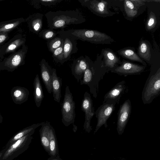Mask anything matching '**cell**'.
Wrapping results in <instances>:
<instances>
[{
  "label": "cell",
  "instance_id": "cell-18",
  "mask_svg": "<svg viewBox=\"0 0 160 160\" xmlns=\"http://www.w3.org/2000/svg\"><path fill=\"white\" fill-rule=\"evenodd\" d=\"M89 63L86 60L82 59L78 60L73 64L72 68V73L78 82L82 78Z\"/></svg>",
  "mask_w": 160,
  "mask_h": 160
},
{
  "label": "cell",
  "instance_id": "cell-4",
  "mask_svg": "<svg viewBox=\"0 0 160 160\" xmlns=\"http://www.w3.org/2000/svg\"><path fill=\"white\" fill-rule=\"evenodd\" d=\"M160 94V68L151 72L145 83L142 93V99L144 104L150 103Z\"/></svg>",
  "mask_w": 160,
  "mask_h": 160
},
{
  "label": "cell",
  "instance_id": "cell-28",
  "mask_svg": "<svg viewBox=\"0 0 160 160\" xmlns=\"http://www.w3.org/2000/svg\"><path fill=\"white\" fill-rule=\"evenodd\" d=\"M124 6L125 11L127 14L130 17H133L137 13V11L135 9L134 5L130 1H124Z\"/></svg>",
  "mask_w": 160,
  "mask_h": 160
},
{
  "label": "cell",
  "instance_id": "cell-29",
  "mask_svg": "<svg viewBox=\"0 0 160 160\" xmlns=\"http://www.w3.org/2000/svg\"><path fill=\"white\" fill-rule=\"evenodd\" d=\"M63 38L57 37L52 39L49 44V47L50 50L52 52L57 48L60 47L63 43Z\"/></svg>",
  "mask_w": 160,
  "mask_h": 160
},
{
  "label": "cell",
  "instance_id": "cell-35",
  "mask_svg": "<svg viewBox=\"0 0 160 160\" xmlns=\"http://www.w3.org/2000/svg\"><path fill=\"white\" fill-rule=\"evenodd\" d=\"M48 160H62L58 155L56 157H51L48 158Z\"/></svg>",
  "mask_w": 160,
  "mask_h": 160
},
{
  "label": "cell",
  "instance_id": "cell-37",
  "mask_svg": "<svg viewBox=\"0 0 160 160\" xmlns=\"http://www.w3.org/2000/svg\"><path fill=\"white\" fill-rule=\"evenodd\" d=\"M77 129V126L74 125V124H73V132H75Z\"/></svg>",
  "mask_w": 160,
  "mask_h": 160
},
{
  "label": "cell",
  "instance_id": "cell-31",
  "mask_svg": "<svg viewBox=\"0 0 160 160\" xmlns=\"http://www.w3.org/2000/svg\"><path fill=\"white\" fill-rule=\"evenodd\" d=\"M63 43L60 47L56 49L52 52L53 56L60 61H63Z\"/></svg>",
  "mask_w": 160,
  "mask_h": 160
},
{
  "label": "cell",
  "instance_id": "cell-6",
  "mask_svg": "<svg viewBox=\"0 0 160 160\" xmlns=\"http://www.w3.org/2000/svg\"><path fill=\"white\" fill-rule=\"evenodd\" d=\"M27 51V47L25 44L17 51L5 58L0 62V71L6 70L12 72L23 65Z\"/></svg>",
  "mask_w": 160,
  "mask_h": 160
},
{
  "label": "cell",
  "instance_id": "cell-15",
  "mask_svg": "<svg viewBox=\"0 0 160 160\" xmlns=\"http://www.w3.org/2000/svg\"><path fill=\"white\" fill-rule=\"evenodd\" d=\"M11 94L13 102L17 104H21L28 100L29 92L25 87L15 86L12 88Z\"/></svg>",
  "mask_w": 160,
  "mask_h": 160
},
{
  "label": "cell",
  "instance_id": "cell-14",
  "mask_svg": "<svg viewBox=\"0 0 160 160\" xmlns=\"http://www.w3.org/2000/svg\"><path fill=\"white\" fill-rule=\"evenodd\" d=\"M40 65L41 78L48 92L51 94L52 92V83L53 69H51L44 60H42Z\"/></svg>",
  "mask_w": 160,
  "mask_h": 160
},
{
  "label": "cell",
  "instance_id": "cell-13",
  "mask_svg": "<svg viewBox=\"0 0 160 160\" xmlns=\"http://www.w3.org/2000/svg\"><path fill=\"white\" fill-rule=\"evenodd\" d=\"M26 39L21 35H17L0 47V53L4 56L11 54L25 44Z\"/></svg>",
  "mask_w": 160,
  "mask_h": 160
},
{
  "label": "cell",
  "instance_id": "cell-27",
  "mask_svg": "<svg viewBox=\"0 0 160 160\" xmlns=\"http://www.w3.org/2000/svg\"><path fill=\"white\" fill-rule=\"evenodd\" d=\"M138 54L140 57L147 61H149L151 58L149 48L145 42H141L138 48Z\"/></svg>",
  "mask_w": 160,
  "mask_h": 160
},
{
  "label": "cell",
  "instance_id": "cell-8",
  "mask_svg": "<svg viewBox=\"0 0 160 160\" xmlns=\"http://www.w3.org/2000/svg\"><path fill=\"white\" fill-rule=\"evenodd\" d=\"M116 103L109 102H103L95 112L97 123L94 133L103 125L108 126L107 121L115 109Z\"/></svg>",
  "mask_w": 160,
  "mask_h": 160
},
{
  "label": "cell",
  "instance_id": "cell-9",
  "mask_svg": "<svg viewBox=\"0 0 160 160\" xmlns=\"http://www.w3.org/2000/svg\"><path fill=\"white\" fill-rule=\"evenodd\" d=\"M81 108L82 110L85 113L83 129L86 132L89 133L92 130L90 125L91 121L95 114V112L91 95L87 92H85L84 93Z\"/></svg>",
  "mask_w": 160,
  "mask_h": 160
},
{
  "label": "cell",
  "instance_id": "cell-32",
  "mask_svg": "<svg viewBox=\"0 0 160 160\" xmlns=\"http://www.w3.org/2000/svg\"><path fill=\"white\" fill-rule=\"evenodd\" d=\"M156 23V19L155 16L152 14L151 15L147 23V26L148 29L150 30L152 29L155 26Z\"/></svg>",
  "mask_w": 160,
  "mask_h": 160
},
{
  "label": "cell",
  "instance_id": "cell-30",
  "mask_svg": "<svg viewBox=\"0 0 160 160\" xmlns=\"http://www.w3.org/2000/svg\"><path fill=\"white\" fill-rule=\"evenodd\" d=\"M29 25L32 30L35 32H38L41 27V20L39 18L34 19L29 22Z\"/></svg>",
  "mask_w": 160,
  "mask_h": 160
},
{
  "label": "cell",
  "instance_id": "cell-36",
  "mask_svg": "<svg viewBox=\"0 0 160 160\" xmlns=\"http://www.w3.org/2000/svg\"><path fill=\"white\" fill-rule=\"evenodd\" d=\"M40 1L43 3H53L55 2H57V1L55 0H40Z\"/></svg>",
  "mask_w": 160,
  "mask_h": 160
},
{
  "label": "cell",
  "instance_id": "cell-39",
  "mask_svg": "<svg viewBox=\"0 0 160 160\" xmlns=\"http://www.w3.org/2000/svg\"><path fill=\"white\" fill-rule=\"evenodd\" d=\"M6 22H0V27H1L2 25H4V24L6 23Z\"/></svg>",
  "mask_w": 160,
  "mask_h": 160
},
{
  "label": "cell",
  "instance_id": "cell-34",
  "mask_svg": "<svg viewBox=\"0 0 160 160\" xmlns=\"http://www.w3.org/2000/svg\"><path fill=\"white\" fill-rule=\"evenodd\" d=\"M8 38V34L7 32H0V47Z\"/></svg>",
  "mask_w": 160,
  "mask_h": 160
},
{
  "label": "cell",
  "instance_id": "cell-12",
  "mask_svg": "<svg viewBox=\"0 0 160 160\" xmlns=\"http://www.w3.org/2000/svg\"><path fill=\"white\" fill-rule=\"evenodd\" d=\"M128 89L124 80L118 83L105 95L103 102H109L118 104L120 100L128 91Z\"/></svg>",
  "mask_w": 160,
  "mask_h": 160
},
{
  "label": "cell",
  "instance_id": "cell-38",
  "mask_svg": "<svg viewBox=\"0 0 160 160\" xmlns=\"http://www.w3.org/2000/svg\"><path fill=\"white\" fill-rule=\"evenodd\" d=\"M5 151L4 148L0 151V158Z\"/></svg>",
  "mask_w": 160,
  "mask_h": 160
},
{
  "label": "cell",
  "instance_id": "cell-40",
  "mask_svg": "<svg viewBox=\"0 0 160 160\" xmlns=\"http://www.w3.org/2000/svg\"><path fill=\"white\" fill-rule=\"evenodd\" d=\"M4 58L3 56L0 53V60H1Z\"/></svg>",
  "mask_w": 160,
  "mask_h": 160
},
{
  "label": "cell",
  "instance_id": "cell-26",
  "mask_svg": "<svg viewBox=\"0 0 160 160\" xmlns=\"http://www.w3.org/2000/svg\"><path fill=\"white\" fill-rule=\"evenodd\" d=\"M24 21L22 18H21L10 21H7L5 24L0 27V32H7L16 28Z\"/></svg>",
  "mask_w": 160,
  "mask_h": 160
},
{
  "label": "cell",
  "instance_id": "cell-20",
  "mask_svg": "<svg viewBox=\"0 0 160 160\" xmlns=\"http://www.w3.org/2000/svg\"><path fill=\"white\" fill-rule=\"evenodd\" d=\"M50 122H45L41 125L39 130L41 143L45 150L49 153V129Z\"/></svg>",
  "mask_w": 160,
  "mask_h": 160
},
{
  "label": "cell",
  "instance_id": "cell-2",
  "mask_svg": "<svg viewBox=\"0 0 160 160\" xmlns=\"http://www.w3.org/2000/svg\"><path fill=\"white\" fill-rule=\"evenodd\" d=\"M50 13L47 17L49 27L52 29L64 28L72 24H78L84 20L79 13L74 11H58Z\"/></svg>",
  "mask_w": 160,
  "mask_h": 160
},
{
  "label": "cell",
  "instance_id": "cell-1",
  "mask_svg": "<svg viewBox=\"0 0 160 160\" xmlns=\"http://www.w3.org/2000/svg\"><path fill=\"white\" fill-rule=\"evenodd\" d=\"M109 71L103 64L89 63L82 78L80 80V84L87 85L89 88L90 93L96 98L98 92L99 82Z\"/></svg>",
  "mask_w": 160,
  "mask_h": 160
},
{
  "label": "cell",
  "instance_id": "cell-11",
  "mask_svg": "<svg viewBox=\"0 0 160 160\" xmlns=\"http://www.w3.org/2000/svg\"><path fill=\"white\" fill-rule=\"evenodd\" d=\"M120 64L112 70L111 72L126 77L129 75L140 74L145 71L146 68V66L126 61L121 62Z\"/></svg>",
  "mask_w": 160,
  "mask_h": 160
},
{
  "label": "cell",
  "instance_id": "cell-7",
  "mask_svg": "<svg viewBox=\"0 0 160 160\" xmlns=\"http://www.w3.org/2000/svg\"><path fill=\"white\" fill-rule=\"evenodd\" d=\"M75 108L72 94L67 86L61 109L62 122L65 126L68 127L74 123L76 116Z\"/></svg>",
  "mask_w": 160,
  "mask_h": 160
},
{
  "label": "cell",
  "instance_id": "cell-16",
  "mask_svg": "<svg viewBox=\"0 0 160 160\" xmlns=\"http://www.w3.org/2000/svg\"><path fill=\"white\" fill-rule=\"evenodd\" d=\"M104 57L103 66L111 71L121 63L114 53L110 50H105L103 52Z\"/></svg>",
  "mask_w": 160,
  "mask_h": 160
},
{
  "label": "cell",
  "instance_id": "cell-33",
  "mask_svg": "<svg viewBox=\"0 0 160 160\" xmlns=\"http://www.w3.org/2000/svg\"><path fill=\"white\" fill-rule=\"evenodd\" d=\"M56 35L55 33L50 30L45 31L42 33V36L46 39H49L53 38Z\"/></svg>",
  "mask_w": 160,
  "mask_h": 160
},
{
  "label": "cell",
  "instance_id": "cell-24",
  "mask_svg": "<svg viewBox=\"0 0 160 160\" xmlns=\"http://www.w3.org/2000/svg\"><path fill=\"white\" fill-rule=\"evenodd\" d=\"M64 38L63 52V61H65L68 60L70 54L72 53V51L74 50V38L67 35Z\"/></svg>",
  "mask_w": 160,
  "mask_h": 160
},
{
  "label": "cell",
  "instance_id": "cell-10",
  "mask_svg": "<svg viewBox=\"0 0 160 160\" xmlns=\"http://www.w3.org/2000/svg\"><path fill=\"white\" fill-rule=\"evenodd\" d=\"M132 106L130 100H126L121 105L118 112L117 130L119 134L123 132L128 122L131 112Z\"/></svg>",
  "mask_w": 160,
  "mask_h": 160
},
{
  "label": "cell",
  "instance_id": "cell-25",
  "mask_svg": "<svg viewBox=\"0 0 160 160\" xmlns=\"http://www.w3.org/2000/svg\"><path fill=\"white\" fill-rule=\"evenodd\" d=\"M118 53L122 56L128 59L134 61L142 63L143 65L146 66L145 62L142 60L139 56L137 54L134 50L126 49L118 51Z\"/></svg>",
  "mask_w": 160,
  "mask_h": 160
},
{
  "label": "cell",
  "instance_id": "cell-5",
  "mask_svg": "<svg viewBox=\"0 0 160 160\" xmlns=\"http://www.w3.org/2000/svg\"><path fill=\"white\" fill-rule=\"evenodd\" d=\"M34 131L32 132L11 144L5 147V151L0 158V160H13L28 149L31 142Z\"/></svg>",
  "mask_w": 160,
  "mask_h": 160
},
{
  "label": "cell",
  "instance_id": "cell-23",
  "mask_svg": "<svg viewBox=\"0 0 160 160\" xmlns=\"http://www.w3.org/2000/svg\"><path fill=\"white\" fill-rule=\"evenodd\" d=\"M107 6V2L106 1L94 0L91 1L90 7L98 14L105 16L108 15L109 14Z\"/></svg>",
  "mask_w": 160,
  "mask_h": 160
},
{
  "label": "cell",
  "instance_id": "cell-22",
  "mask_svg": "<svg viewBox=\"0 0 160 160\" xmlns=\"http://www.w3.org/2000/svg\"><path fill=\"white\" fill-rule=\"evenodd\" d=\"M49 154L51 157H56L59 155L57 141L55 131L51 125L49 129Z\"/></svg>",
  "mask_w": 160,
  "mask_h": 160
},
{
  "label": "cell",
  "instance_id": "cell-19",
  "mask_svg": "<svg viewBox=\"0 0 160 160\" xmlns=\"http://www.w3.org/2000/svg\"><path fill=\"white\" fill-rule=\"evenodd\" d=\"M33 95L36 105L39 108L44 98V93L42 84L38 74L35 78L33 82Z\"/></svg>",
  "mask_w": 160,
  "mask_h": 160
},
{
  "label": "cell",
  "instance_id": "cell-17",
  "mask_svg": "<svg viewBox=\"0 0 160 160\" xmlns=\"http://www.w3.org/2000/svg\"><path fill=\"white\" fill-rule=\"evenodd\" d=\"M62 85V79L58 76L56 70L53 69L52 78V92L54 100L59 102L62 97L61 88Z\"/></svg>",
  "mask_w": 160,
  "mask_h": 160
},
{
  "label": "cell",
  "instance_id": "cell-21",
  "mask_svg": "<svg viewBox=\"0 0 160 160\" xmlns=\"http://www.w3.org/2000/svg\"><path fill=\"white\" fill-rule=\"evenodd\" d=\"M44 122H42L37 124H33L19 131L9 140L7 143L5 147H8L19 139L32 132H35V129L36 128L41 126Z\"/></svg>",
  "mask_w": 160,
  "mask_h": 160
},
{
  "label": "cell",
  "instance_id": "cell-3",
  "mask_svg": "<svg viewBox=\"0 0 160 160\" xmlns=\"http://www.w3.org/2000/svg\"><path fill=\"white\" fill-rule=\"evenodd\" d=\"M75 39L96 44H109L113 40L106 34L98 31L86 29L70 30L65 32Z\"/></svg>",
  "mask_w": 160,
  "mask_h": 160
}]
</instances>
